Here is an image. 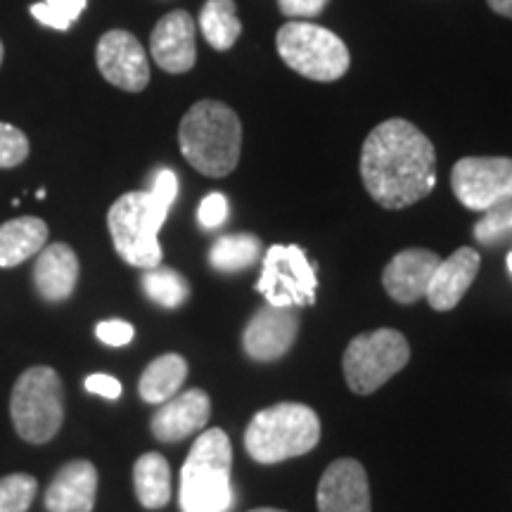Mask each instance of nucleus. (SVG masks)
I'll list each match as a JSON object with an SVG mask.
<instances>
[{
	"instance_id": "nucleus-30",
	"label": "nucleus",
	"mask_w": 512,
	"mask_h": 512,
	"mask_svg": "<svg viewBox=\"0 0 512 512\" xmlns=\"http://www.w3.org/2000/svg\"><path fill=\"white\" fill-rule=\"evenodd\" d=\"M228 219V200L221 192H211V195L204 197L200 202V209H197V221H200L202 228L214 230L226 223Z\"/></svg>"
},
{
	"instance_id": "nucleus-33",
	"label": "nucleus",
	"mask_w": 512,
	"mask_h": 512,
	"mask_svg": "<svg viewBox=\"0 0 512 512\" xmlns=\"http://www.w3.org/2000/svg\"><path fill=\"white\" fill-rule=\"evenodd\" d=\"M328 3L330 0H278V8L285 17H316Z\"/></svg>"
},
{
	"instance_id": "nucleus-28",
	"label": "nucleus",
	"mask_w": 512,
	"mask_h": 512,
	"mask_svg": "<svg viewBox=\"0 0 512 512\" xmlns=\"http://www.w3.org/2000/svg\"><path fill=\"white\" fill-rule=\"evenodd\" d=\"M512 235V200L498 202L486 209L484 216L475 223V240L482 245H496Z\"/></svg>"
},
{
	"instance_id": "nucleus-11",
	"label": "nucleus",
	"mask_w": 512,
	"mask_h": 512,
	"mask_svg": "<svg viewBox=\"0 0 512 512\" xmlns=\"http://www.w3.org/2000/svg\"><path fill=\"white\" fill-rule=\"evenodd\" d=\"M95 62L105 81L126 93L145 91L150 83V60L131 31H107L95 48Z\"/></svg>"
},
{
	"instance_id": "nucleus-13",
	"label": "nucleus",
	"mask_w": 512,
	"mask_h": 512,
	"mask_svg": "<svg viewBox=\"0 0 512 512\" xmlns=\"http://www.w3.org/2000/svg\"><path fill=\"white\" fill-rule=\"evenodd\" d=\"M150 55L157 67L169 74H185L195 67L197 41L190 12L174 10L159 19L150 36Z\"/></svg>"
},
{
	"instance_id": "nucleus-15",
	"label": "nucleus",
	"mask_w": 512,
	"mask_h": 512,
	"mask_svg": "<svg viewBox=\"0 0 512 512\" xmlns=\"http://www.w3.org/2000/svg\"><path fill=\"white\" fill-rule=\"evenodd\" d=\"M439 256L430 249H403L389 261L382 273V285L399 304H413L427 294L430 280L439 266Z\"/></svg>"
},
{
	"instance_id": "nucleus-17",
	"label": "nucleus",
	"mask_w": 512,
	"mask_h": 512,
	"mask_svg": "<svg viewBox=\"0 0 512 512\" xmlns=\"http://www.w3.org/2000/svg\"><path fill=\"white\" fill-rule=\"evenodd\" d=\"M211 401L202 389H190V392L176 394L174 399L164 401L152 418V434L159 441H181L190 434L200 432L209 422Z\"/></svg>"
},
{
	"instance_id": "nucleus-26",
	"label": "nucleus",
	"mask_w": 512,
	"mask_h": 512,
	"mask_svg": "<svg viewBox=\"0 0 512 512\" xmlns=\"http://www.w3.org/2000/svg\"><path fill=\"white\" fill-rule=\"evenodd\" d=\"M88 8V0H41L31 5V15L43 27L55 31H69L79 22L83 10Z\"/></svg>"
},
{
	"instance_id": "nucleus-35",
	"label": "nucleus",
	"mask_w": 512,
	"mask_h": 512,
	"mask_svg": "<svg viewBox=\"0 0 512 512\" xmlns=\"http://www.w3.org/2000/svg\"><path fill=\"white\" fill-rule=\"evenodd\" d=\"M486 3H489V8L494 10L496 15L512 19V0H486Z\"/></svg>"
},
{
	"instance_id": "nucleus-3",
	"label": "nucleus",
	"mask_w": 512,
	"mask_h": 512,
	"mask_svg": "<svg viewBox=\"0 0 512 512\" xmlns=\"http://www.w3.org/2000/svg\"><path fill=\"white\" fill-rule=\"evenodd\" d=\"M233 448L226 432L214 427L192 444L181 470V512H228L235 503Z\"/></svg>"
},
{
	"instance_id": "nucleus-36",
	"label": "nucleus",
	"mask_w": 512,
	"mask_h": 512,
	"mask_svg": "<svg viewBox=\"0 0 512 512\" xmlns=\"http://www.w3.org/2000/svg\"><path fill=\"white\" fill-rule=\"evenodd\" d=\"M249 512H285V510H275V508H256V510H249Z\"/></svg>"
},
{
	"instance_id": "nucleus-29",
	"label": "nucleus",
	"mask_w": 512,
	"mask_h": 512,
	"mask_svg": "<svg viewBox=\"0 0 512 512\" xmlns=\"http://www.w3.org/2000/svg\"><path fill=\"white\" fill-rule=\"evenodd\" d=\"M29 152L31 145L27 133L22 128L0 121V169H15V166L24 164Z\"/></svg>"
},
{
	"instance_id": "nucleus-10",
	"label": "nucleus",
	"mask_w": 512,
	"mask_h": 512,
	"mask_svg": "<svg viewBox=\"0 0 512 512\" xmlns=\"http://www.w3.org/2000/svg\"><path fill=\"white\" fill-rule=\"evenodd\" d=\"M456 200L470 211H486L498 202L512 200V159L465 157L451 171Z\"/></svg>"
},
{
	"instance_id": "nucleus-24",
	"label": "nucleus",
	"mask_w": 512,
	"mask_h": 512,
	"mask_svg": "<svg viewBox=\"0 0 512 512\" xmlns=\"http://www.w3.org/2000/svg\"><path fill=\"white\" fill-rule=\"evenodd\" d=\"M261 256V240L249 233L223 235L209 249V264L221 273H238L254 266Z\"/></svg>"
},
{
	"instance_id": "nucleus-34",
	"label": "nucleus",
	"mask_w": 512,
	"mask_h": 512,
	"mask_svg": "<svg viewBox=\"0 0 512 512\" xmlns=\"http://www.w3.org/2000/svg\"><path fill=\"white\" fill-rule=\"evenodd\" d=\"M150 192H155L159 200L166 202L171 207L178 197V176L171 169H162L155 176V183H152Z\"/></svg>"
},
{
	"instance_id": "nucleus-25",
	"label": "nucleus",
	"mask_w": 512,
	"mask_h": 512,
	"mask_svg": "<svg viewBox=\"0 0 512 512\" xmlns=\"http://www.w3.org/2000/svg\"><path fill=\"white\" fill-rule=\"evenodd\" d=\"M143 290L152 302L164 306V309H178L190 297L188 280L178 271H174V268L164 266L147 268L143 275Z\"/></svg>"
},
{
	"instance_id": "nucleus-38",
	"label": "nucleus",
	"mask_w": 512,
	"mask_h": 512,
	"mask_svg": "<svg viewBox=\"0 0 512 512\" xmlns=\"http://www.w3.org/2000/svg\"><path fill=\"white\" fill-rule=\"evenodd\" d=\"M508 268H510V273H512V252L508 254Z\"/></svg>"
},
{
	"instance_id": "nucleus-1",
	"label": "nucleus",
	"mask_w": 512,
	"mask_h": 512,
	"mask_svg": "<svg viewBox=\"0 0 512 512\" xmlns=\"http://www.w3.org/2000/svg\"><path fill=\"white\" fill-rule=\"evenodd\" d=\"M361 178L384 209H406L437 185L432 140L406 119H389L370 131L361 150Z\"/></svg>"
},
{
	"instance_id": "nucleus-21",
	"label": "nucleus",
	"mask_w": 512,
	"mask_h": 512,
	"mask_svg": "<svg viewBox=\"0 0 512 512\" xmlns=\"http://www.w3.org/2000/svg\"><path fill=\"white\" fill-rule=\"evenodd\" d=\"M185 377H188V363L183 356L178 354H164L155 358L150 366L145 368V373L140 375L138 392L147 403H159L174 399L178 389L183 387Z\"/></svg>"
},
{
	"instance_id": "nucleus-6",
	"label": "nucleus",
	"mask_w": 512,
	"mask_h": 512,
	"mask_svg": "<svg viewBox=\"0 0 512 512\" xmlns=\"http://www.w3.org/2000/svg\"><path fill=\"white\" fill-rule=\"evenodd\" d=\"M275 46L287 67L304 79L330 83L349 72L347 43L318 24L287 22L275 36Z\"/></svg>"
},
{
	"instance_id": "nucleus-27",
	"label": "nucleus",
	"mask_w": 512,
	"mask_h": 512,
	"mask_svg": "<svg viewBox=\"0 0 512 512\" xmlns=\"http://www.w3.org/2000/svg\"><path fill=\"white\" fill-rule=\"evenodd\" d=\"M38 482L27 472L0 479V512H27L34 503Z\"/></svg>"
},
{
	"instance_id": "nucleus-23",
	"label": "nucleus",
	"mask_w": 512,
	"mask_h": 512,
	"mask_svg": "<svg viewBox=\"0 0 512 512\" xmlns=\"http://www.w3.org/2000/svg\"><path fill=\"white\" fill-rule=\"evenodd\" d=\"M200 29L209 46L219 53L233 48L242 34L235 0H207L200 12Z\"/></svg>"
},
{
	"instance_id": "nucleus-20",
	"label": "nucleus",
	"mask_w": 512,
	"mask_h": 512,
	"mask_svg": "<svg viewBox=\"0 0 512 512\" xmlns=\"http://www.w3.org/2000/svg\"><path fill=\"white\" fill-rule=\"evenodd\" d=\"M48 245V226L36 216H19L0 226V268H15Z\"/></svg>"
},
{
	"instance_id": "nucleus-8",
	"label": "nucleus",
	"mask_w": 512,
	"mask_h": 512,
	"mask_svg": "<svg viewBox=\"0 0 512 512\" xmlns=\"http://www.w3.org/2000/svg\"><path fill=\"white\" fill-rule=\"evenodd\" d=\"M411 347L399 330H373L351 339L344 351V377L351 392L373 394L408 366Z\"/></svg>"
},
{
	"instance_id": "nucleus-7",
	"label": "nucleus",
	"mask_w": 512,
	"mask_h": 512,
	"mask_svg": "<svg viewBox=\"0 0 512 512\" xmlns=\"http://www.w3.org/2000/svg\"><path fill=\"white\" fill-rule=\"evenodd\" d=\"M12 422L29 444H46L60 432L64 420L62 380L53 368L36 366L19 375L10 401Z\"/></svg>"
},
{
	"instance_id": "nucleus-37",
	"label": "nucleus",
	"mask_w": 512,
	"mask_h": 512,
	"mask_svg": "<svg viewBox=\"0 0 512 512\" xmlns=\"http://www.w3.org/2000/svg\"><path fill=\"white\" fill-rule=\"evenodd\" d=\"M3 57H5V46H3V41H0V64H3Z\"/></svg>"
},
{
	"instance_id": "nucleus-2",
	"label": "nucleus",
	"mask_w": 512,
	"mask_h": 512,
	"mask_svg": "<svg viewBox=\"0 0 512 512\" xmlns=\"http://www.w3.org/2000/svg\"><path fill=\"white\" fill-rule=\"evenodd\" d=\"M178 145L185 162L202 176L226 178L235 171L242 152L238 114L219 100H200L185 112Z\"/></svg>"
},
{
	"instance_id": "nucleus-32",
	"label": "nucleus",
	"mask_w": 512,
	"mask_h": 512,
	"mask_svg": "<svg viewBox=\"0 0 512 512\" xmlns=\"http://www.w3.org/2000/svg\"><path fill=\"white\" fill-rule=\"evenodd\" d=\"M86 392L91 394H98L102 396V399H119L121 396V382L117 380V377L112 375H105V373H95V375H88L86 377Z\"/></svg>"
},
{
	"instance_id": "nucleus-16",
	"label": "nucleus",
	"mask_w": 512,
	"mask_h": 512,
	"mask_svg": "<svg viewBox=\"0 0 512 512\" xmlns=\"http://www.w3.org/2000/svg\"><path fill=\"white\" fill-rule=\"evenodd\" d=\"M479 266V252L472 247H460L446 261H439L437 271H434L430 287H427L425 299L430 302L434 311H451L460 304L470 285L475 283Z\"/></svg>"
},
{
	"instance_id": "nucleus-5",
	"label": "nucleus",
	"mask_w": 512,
	"mask_h": 512,
	"mask_svg": "<svg viewBox=\"0 0 512 512\" xmlns=\"http://www.w3.org/2000/svg\"><path fill=\"white\" fill-rule=\"evenodd\" d=\"M169 209V204L150 190L126 192L112 204L107 226H110L114 249L128 266L147 271L162 264L164 252L159 245V230L169 216Z\"/></svg>"
},
{
	"instance_id": "nucleus-9",
	"label": "nucleus",
	"mask_w": 512,
	"mask_h": 512,
	"mask_svg": "<svg viewBox=\"0 0 512 512\" xmlns=\"http://www.w3.org/2000/svg\"><path fill=\"white\" fill-rule=\"evenodd\" d=\"M316 268L297 245H273L264 256L256 292L273 306H306L316 302Z\"/></svg>"
},
{
	"instance_id": "nucleus-22",
	"label": "nucleus",
	"mask_w": 512,
	"mask_h": 512,
	"mask_svg": "<svg viewBox=\"0 0 512 512\" xmlns=\"http://www.w3.org/2000/svg\"><path fill=\"white\" fill-rule=\"evenodd\" d=\"M133 484L143 508L159 510L171 501V467L159 453H145L133 465Z\"/></svg>"
},
{
	"instance_id": "nucleus-4",
	"label": "nucleus",
	"mask_w": 512,
	"mask_h": 512,
	"mask_svg": "<svg viewBox=\"0 0 512 512\" xmlns=\"http://www.w3.org/2000/svg\"><path fill=\"white\" fill-rule=\"evenodd\" d=\"M320 441V420L313 408L304 403H278L264 408L249 422L245 448L252 460L275 465L283 460L304 456Z\"/></svg>"
},
{
	"instance_id": "nucleus-31",
	"label": "nucleus",
	"mask_w": 512,
	"mask_h": 512,
	"mask_svg": "<svg viewBox=\"0 0 512 512\" xmlns=\"http://www.w3.org/2000/svg\"><path fill=\"white\" fill-rule=\"evenodd\" d=\"M95 335H98L100 342L107 344V347H126V344H131L133 337H136V328H133L131 323H126V320L112 318L98 323Z\"/></svg>"
},
{
	"instance_id": "nucleus-18",
	"label": "nucleus",
	"mask_w": 512,
	"mask_h": 512,
	"mask_svg": "<svg viewBox=\"0 0 512 512\" xmlns=\"http://www.w3.org/2000/svg\"><path fill=\"white\" fill-rule=\"evenodd\" d=\"M79 256L67 242L46 245L38 252L34 266L36 290L50 304L67 302L79 283Z\"/></svg>"
},
{
	"instance_id": "nucleus-12",
	"label": "nucleus",
	"mask_w": 512,
	"mask_h": 512,
	"mask_svg": "<svg viewBox=\"0 0 512 512\" xmlns=\"http://www.w3.org/2000/svg\"><path fill=\"white\" fill-rule=\"evenodd\" d=\"M299 335V313L294 306L266 304L247 323L242 347L254 361H278L292 349Z\"/></svg>"
},
{
	"instance_id": "nucleus-19",
	"label": "nucleus",
	"mask_w": 512,
	"mask_h": 512,
	"mask_svg": "<svg viewBox=\"0 0 512 512\" xmlns=\"http://www.w3.org/2000/svg\"><path fill=\"white\" fill-rule=\"evenodd\" d=\"M98 496V470L88 460H72L57 472L46 491L50 512H91Z\"/></svg>"
},
{
	"instance_id": "nucleus-14",
	"label": "nucleus",
	"mask_w": 512,
	"mask_h": 512,
	"mask_svg": "<svg viewBox=\"0 0 512 512\" xmlns=\"http://www.w3.org/2000/svg\"><path fill=\"white\" fill-rule=\"evenodd\" d=\"M318 512H370L366 467L354 458L335 460L320 477Z\"/></svg>"
}]
</instances>
